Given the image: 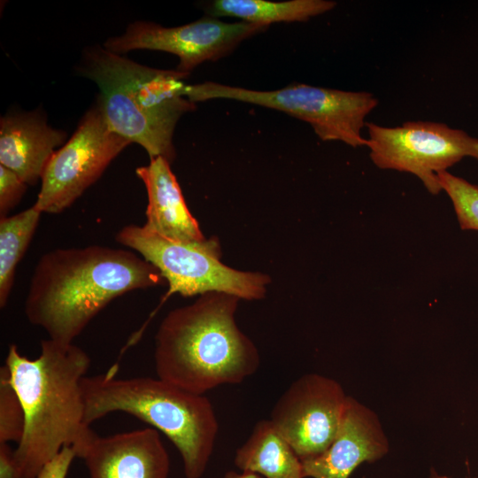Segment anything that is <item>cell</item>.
Returning <instances> with one entry per match:
<instances>
[{"instance_id": "44dd1931", "label": "cell", "mask_w": 478, "mask_h": 478, "mask_svg": "<svg viewBox=\"0 0 478 478\" xmlns=\"http://www.w3.org/2000/svg\"><path fill=\"white\" fill-rule=\"evenodd\" d=\"M27 184L12 170L0 165V217L7 216L10 210L20 201Z\"/></svg>"}, {"instance_id": "cb8c5ba5", "label": "cell", "mask_w": 478, "mask_h": 478, "mask_svg": "<svg viewBox=\"0 0 478 478\" xmlns=\"http://www.w3.org/2000/svg\"><path fill=\"white\" fill-rule=\"evenodd\" d=\"M429 478H450V477L444 474H438L434 467H431Z\"/></svg>"}, {"instance_id": "e0dca14e", "label": "cell", "mask_w": 478, "mask_h": 478, "mask_svg": "<svg viewBox=\"0 0 478 478\" xmlns=\"http://www.w3.org/2000/svg\"><path fill=\"white\" fill-rule=\"evenodd\" d=\"M335 5V2L328 0H214L206 12L215 18L233 17L269 26L273 22L305 21L331 11Z\"/></svg>"}, {"instance_id": "7a4b0ae2", "label": "cell", "mask_w": 478, "mask_h": 478, "mask_svg": "<svg viewBox=\"0 0 478 478\" xmlns=\"http://www.w3.org/2000/svg\"><path fill=\"white\" fill-rule=\"evenodd\" d=\"M90 362L73 343L42 340L33 359L9 346L4 366L25 413L24 433L13 451L19 478H35L66 446L80 458L96 436L85 422L81 390Z\"/></svg>"}, {"instance_id": "6da1fadb", "label": "cell", "mask_w": 478, "mask_h": 478, "mask_svg": "<svg viewBox=\"0 0 478 478\" xmlns=\"http://www.w3.org/2000/svg\"><path fill=\"white\" fill-rule=\"evenodd\" d=\"M164 281L154 266L133 251L103 245L56 249L35 266L25 314L50 339L73 343L113 299Z\"/></svg>"}, {"instance_id": "ffe728a7", "label": "cell", "mask_w": 478, "mask_h": 478, "mask_svg": "<svg viewBox=\"0 0 478 478\" xmlns=\"http://www.w3.org/2000/svg\"><path fill=\"white\" fill-rule=\"evenodd\" d=\"M24 428L23 406L4 366L0 369V443H18L22 438Z\"/></svg>"}, {"instance_id": "8992f818", "label": "cell", "mask_w": 478, "mask_h": 478, "mask_svg": "<svg viewBox=\"0 0 478 478\" xmlns=\"http://www.w3.org/2000/svg\"><path fill=\"white\" fill-rule=\"evenodd\" d=\"M116 241L159 271L168 282L167 297L173 293L193 297L219 292L258 300L265 297L270 282L266 274L239 271L221 263L220 245L215 237L171 240L131 224L117 233Z\"/></svg>"}, {"instance_id": "d6986e66", "label": "cell", "mask_w": 478, "mask_h": 478, "mask_svg": "<svg viewBox=\"0 0 478 478\" xmlns=\"http://www.w3.org/2000/svg\"><path fill=\"white\" fill-rule=\"evenodd\" d=\"M442 190L450 197L462 230L478 231V184L448 171L437 175Z\"/></svg>"}, {"instance_id": "7c38bea8", "label": "cell", "mask_w": 478, "mask_h": 478, "mask_svg": "<svg viewBox=\"0 0 478 478\" xmlns=\"http://www.w3.org/2000/svg\"><path fill=\"white\" fill-rule=\"evenodd\" d=\"M389 451V442L374 411L348 396L337 433L319 456L302 461L305 478H349L363 463Z\"/></svg>"}, {"instance_id": "7402d4cb", "label": "cell", "mask_w": 478, "mask_h": 478, "mask_svg": "<svg viewBox=\"0 0 478 478\" xmlns=\"http://www.w3.org/2000/svg\"><path fill=\"white\" fill-rule=\"evenodd\" d=\"M77 458L73 447L66 446L48 462L35 478H66L70 466Z\"/></svg>"}, {"instance_id": "8fae6325", "label": "cell", "mask_w": 478, "mask_h": 478, "mask_svg": "<svg viewBox=\"0 0 478 478\" xmlns=\"http://www.w3.org/2000/svg\"><path fill=\"white\" fill-rule=\"evenodd\" d=\"M348 395L333 378L305 374L274 405L269 420L301 461L324 452L333 442Z\"/></svg>"}, {"instance_id": "9a60e30c", "label": "cell", "mask_w": 478, "mask_h": 478, "mask_svg": "<svg viewBox=\"0 0 478 478\" xmlns=\"http://www.w3.org/2000/svg\"><path fill=\"white\" fill-rule=\"evenodd\" d=\"M136 174L148 195L146 221L143 226L145 229L171 240L205 239L166 158L150 159L148 166L136 169Z\"/></svg>"}, {"instance_id": "277c9868", "label": "cell", "mask_w": 478, "mask_h": 478, "mask_svg": "<svg viewBox=\"0 0 478 478\" xmlns=\"http://www.w3.org/2000/svg\"><path fill=\"white\" fill-rule=\"evenodd\" d=\"M78 70L99 88L97 99L114 133L141 145L150 159L174 160L176 124L197 108L183 96L189 74L143 66L104 46L88 48Z\"/></svg>"}, {"instance_id": "ba28073f", "label": "cell", "mask_w": 478, "mask_h": 478, "mask_svg": "<svg viewBox=\"0 0 478 478\" xmlns=\"http://www.w3.org/2000/svg\"><path fill=\"white\" fill-rule=\"evenodd\" d=\"M366 127L372 162L381 169L415 175L432 195L442 191L438 173L466 157L478 161V138L444 123L408 121L384 127L366 122Z\"/></svg>"}, {"instance_id": "3957f363", "label": "cell", "mask_w": 478, "mask_h": 478, "mask_svg": "<svg viewBox=\"0 0 478 478\" xmlns=\"http://www.w3.org/2000/svg\"><path fill=\"white\" fill-rule=\"evenodd\" d=\"M238 301L232 295L210 292L170 311L155 336L158 377L204 395L254 374L260 355L235 323Z\"/></svg>"}, {"instance_id": "5bb4252c", "label": "cell", "mask_w": 478, "mask_h": 478, "mask_svg": "<svg viewBox=\"0 0 478 478\" xmlns=\"http://www.w3.org/2000/svg\"><path fill=\"white\" fill-rule=\"evenodd\" d=\"M66 137L63 130L48 125L38 111L4 115L0 120V165L27 185H35Z\"/></svg>"}, {"instance_id": "4fadbf2b", "label": "cell", "mask_w": 478, "mask_h": 478, "mask_svg": "<svg viewBox=\"0 0 478 478\" xmlns=\"http://www.w3.org/2000/svg\"><path fill=\"white\" fill-rule=\"evenodd\" d=\"M89 478H168L170 459L159 432L145 428L96 436L81 457Z\"/></svg>"}, {"instance_id": "2e32d148", "label": "cell", "mask_w": 478, "mask_h": 478, "mask_svg": "<svg viewBox=\"0 0 478 478\" xmlns=\"http://www.w3.org/2000/svg\"><path fill=\"white\" fill-rule=\"evenodd\" d=\"M234 463L241 471L263 478H305L302 461L269 420L258 421L236 450Z\"/></svg>"}, {"instance_id": "52a82bcc", "label": "cell", "mask_w": 478, "mask_h": 478, "mask_svg": "<svg viewBox=\"0 0 478 478\" xmlns=\"http://www.w3.org/2000/svg\"><path fill=\"white\" fill-rule=\"evenodd\" d=\"M183 96L193 103L230 99L283 112L309 123L322 141H340L351 147L366 146L362 135L365 119L378 105L366 91H345L302 83L275 90H254L206 81L186 85Z\"/></svg>"}, {"instance_id": "9c48e42d", "label": "cell", "mask_w": 478, "mask_h": 478, "mask_svg": "<svg viewBox=\"0 0 478 478\" xmlns=\"http://www.w3.org/2000/svg\"><path fill=\"white\" fill-rule=\"evenodd\" d=\"M130 143L110 128L96 98L71 138L50 158L33 206L42 213L70 207Z\"/></svg>"}, {"instance_id": "30bf717a", "label": "cell", "mask_w": 478, "mask_h": 478, "mask_svg": "<svg viewBox=\"0 0 478 478\" xmlns=\"http://www.w3.org/2000/svg\"><path fill=\"white\" fill-rule=\"evenodd\" d=\"M268 27L244 21L227 23L212 16L174 27L135 21L123 35L108 38L104 47L119 55L133 50L172 53L179 58L175 70L189 74L200 64L227 56L243 40L266 31Z\"/></svg>"}, {"instance_id": "5b68a950", "label": "cell", "mask_w": 478, "mask_h": 478, "mask_svg": "<svg viewBox=\"0 0 478 478\" xmlns=\"http://www.w3.org/2000/svg\"><path fill=\"white\" fill-rule=\"evenodd\" d=\"M115 370L82 379L86 424L114 412L131 414L173 443L186 478H201L219 433L212 402L158 377L116 378Z\"/></svg>"}, {"instance_id": "ac0fdd59", "label": "cell", "mask_w": 478, "mask_h": 478, "mask_svg": "<svg viewBox=\"0 0 478 478\" xmlns=\"http://www.w3.org/2000/svg\"><path fill=\"white\" fill-rule=\"evenodd\" d=\"M42 212L33 205L17 214L0 218V306L11 295L15 271L34 236Z\"/></svg>"}, {"instance_id": "603a6c76", "label": "cell", "mask_w": 478, "mask_h": 478, "mask_svg": "<svg viewBox=\"0 0 478 478\" xmlns=\"http://www.w3.org/2000/svg\"><path fill=\"white\" fill-rule=\"evenodd\" d=\"M224 478H263L255 473L242 471L238 473L234 470H229L224 474Z\"/></svg>"}]
</instances>
